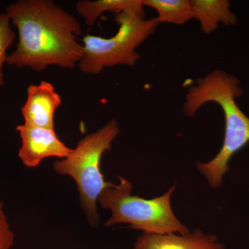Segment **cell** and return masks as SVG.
I'll use <instances>...</instances> for the list:
<instances>
[{"instance_id":"5b68a950","label":"cell","mask_w":249,"mask_h":249,"mask_svg":"<svg viewBox=\"0 0 249 249\" xmlns=\"http://www.w3.org/2000/svg\"><path fill=\"white\" fill-rule=\"evenodd\" d=\"M114 21L119 30L112 37L86 35L83 37L84 55L78 65L83 73L97 75L106 67L134 66L141 58L136 50L159 25L155 18L142 19L127 14L115 15Z\"/></svg>"},{"instance_id":"9c48e42d","label":"cell","mask_w":249,"mask_h":249,"mask_svg":"<svg viewBox=\"0 0 249 249\" xmlns=\"http://www.w3.org/2000/svg\"><path fill=\"white\" fill-rule=\"evenodd\" d=\"M142 0H81L76 4V11L88 27H92L104 13L115 15L127 14L145 19Z\"/></svg>"},{"instance_id":"3957f363","label":"cell","mask_w":249,"mask_h":249,"mask_svg":"<svg viewBox=\"0 0 249 249\" xmlns=\"http://www.w3.org/2000/svg\"><path fill=\"white\" fill-rule=\"evenodd\" d=\"M118 178L119 184L106 188L98 199L103 209L111 211L106 227L128 224L134 229L147 234L189 233L172 209L170 199L176 186L172 187L163 196L146 199L132 195V185L128 180L121 176Z\"/></svg>"},{"instance_id":"7a4b0ae2","label":"cell","mask_w":249,"mask_h":249,"mask_svg":"<svg viewBox=\"0 0 249 249\" xmlns=\"http://www.w3.org/2000/svg\"><path fill=\"white\" fill-rule=\"evenodd\" d=\"M242 93L238 78L217 70L196 80L186 94L183 111L187 116H194L204 105L212 102L219 105L224 112L225 132L222 148L212 160L196 165L213 188L222 185L229 161L249 142V117L235 101Z\"/></svg>"},{"instance_id":"8992f818","label":"cell","mask_w":249,"mask_h":249,"mask_svg":"<svg viewBox=\"0 0 249 249\" xmlns=\"http://www.w3.org/2000/svg\"><path fill=\"white\" fill-rule=\"evenodd\" d=\"M21 139L18 156L28 168H36L49 157L67 158L73 149L58 139L54 129L41 128L25 124L16 127Z\"/></svg>"},{"instance_id":"52a82bcc","label":"cell","mask_w":249,"mask_h":249,"mask_svg":"<svg viewBox=\"0 0 249 249\" xmlns=\"http://www.w3.org/2000/svg\"><path fill=\"white\" fill-rule=\"evenodd\" d=\"M27 101L21 107L24 124L34 127L54 129V116L62 103L53 85L42 80L27 88Z\"/></svg>"},{"instance_id":"6da1fadb","label":"cell","mask_w":249,"mask_h":249,"mask_svg":"<svg viewBox=\"0 0 249 249\" xmlns=\"http://www.w3.org/2000/svg\"><path fill=\"white\" fill-rule=\"evenodd\" d=\"M6 14L18 32L16 48L6 63L35 71L49 66L73 70L84 55L78 41L80 22L52 0H19L6 7Z\"/></svg>"},{"instance_id":"277c9868","label":"cell","mask_w":249,"mask_h":249,"mask_svg":"<svg viewBox=\"0 0 249 249\" xmlns=\"http://www.w3.org/2000/svg\"><path fill=\"white\" fill-rule=\"evenodd\" d=\"M119 133L116 120L109 121L101 129L80 141L67 158L57 160L54 170L59 175L71 177L77 185L80 202L91 224H97L98 199L102 192L114 186L106 181L101 172L103 154L109 151L111 143Z\"/></svg>"},{"instance_id":"7c38bea8","label":"cell","mask_w":249,"mask_h":249,"mask_svg":"<svg viewBox=\"0 0 249 249\" xmlns=\"http://www.w3.org/2000/svg\"><path fill=\"white\" fill-rule=\"evenodd\" d=\"M11 22L6 13L0 14V88L4 84L3 66L6 63L7 51L16 38Z\"/></svg>"},{"instance_id":"ba28073f","label":"cell","mask_w":249,"mask_h":249,"mask_svg":"<svg viewBox=\"0 0 249 249\" xmlns=\"http://www.w3.org/2000/svg\"><path fill=\"white\" fill-rule=\"evenodd\" d=\"M134 249H224L215 236L200 230L180 235L142 234L137 239Z\"/></svg>"},{"instance_id":"8fae6325","label":"cell","mask_w":249,"mask_h":249,"mask_svg":"<svg viewBox=\"0 0 249 249\" xmlns=\"http://www.w3.org/2000/svg\"><path fill=\"white\" fill-rule=\"evenodd\" d=\"M144 6L151 7L157 13L156 20L183 25L193 19L190 0H142Z\"/></svg>"},{"instance_id":"4fadbf2b","label":"cell","mask_w":249,"mask_h":249,"mask_svg":"<svg viewBox=\"0 0 249 249\" xmlns=\"http://www.w3.org/2000/svg\"><path fill=\"white\" fill-rule=\"evenodd\" d=\"M14 242L15 235L5 214L4 205L0 203V249H11Z\"/></svg>"},{"instance_id":"30bf717a","label":"cell","mask_w":249,"mask_h":249,"mask_svg":"<svg viewBox=\"0 0 249 249\" xmlns=\"http://www.w3.org/2000/svg\"><path fill=\"white\" fill-rule=\"evenodd\" d=\"M231 5L228 0H192L193 19L199 22L201 31L206 34L217 30L219 24L235 25L237 17L231 11Z\"/></svg>"}]
</instances>
